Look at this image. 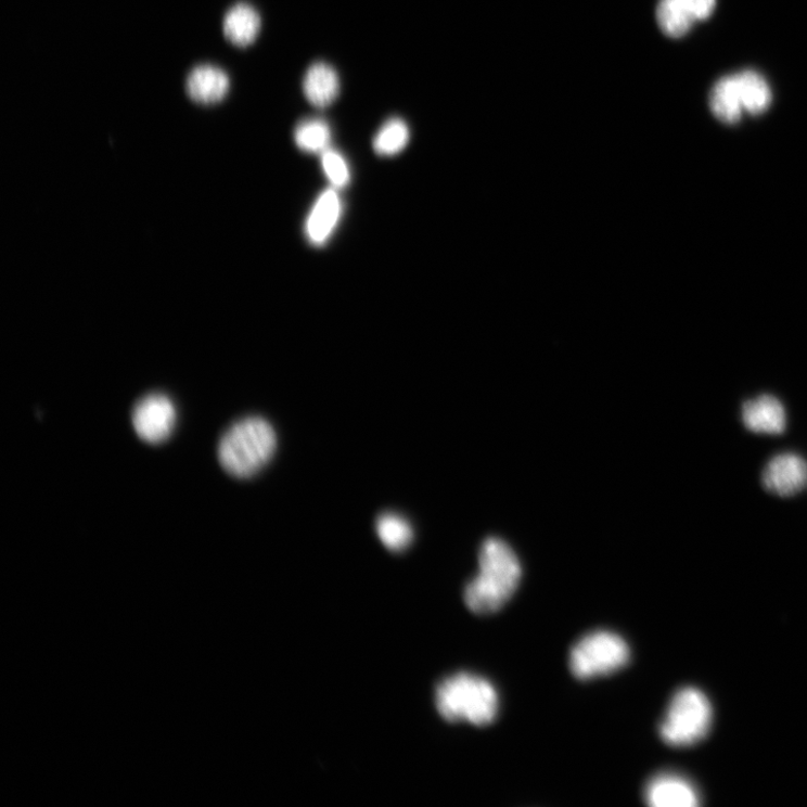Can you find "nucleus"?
<instances>
[{
    "label": "nucleus",
    "instance_id": "f257e3e1",
    "mask_svg": "<svg viewBox=\"0 0 807 807\" xmlns=\"http://www.w3.org/2000/svg\"><path fill=\"white\" fill-rule=\"evenodd\" d=\"M522 579L521 561L512 547L489 537L479 550V572L464 589L466 607L478 615L500 611L516 592Z\"/></svg>",
    "mask_w": 807,
    "mask_h": 807
},
{
    "label": "nucleus",
    "instance_id": "f03ea898",
    "mask_svg": "<svg viewBox=\"0 0 807 807\" xmlns=\"http://www.w3.org/2000/svg\"><path fill=\"white\" fill-rule=\"evenodd\" d=\"M277 432L260 417L234 422L222 435L218 459L227 474L234 478H252L274 457Z\"/></svg>",
    "mask_w": 807,
    "mask_h": 807
},
{
    "label": "nucleus",
    "instance_id": "7ed1b4c3",
    "mask_svg": "<svg viewBox=\"0 0 807 807\" xmlns=\"http://www.w3.org/2000/svg\"><path fill=\"white\" fill-rule=\"evenodd\" d=\"M437 713L448 722L491 725L499 713V694L486 678L461 671L445 679L435 690Z\"/></svg>",
    "mask_w": 807,
    "mask_h": 807
},
{
    "label": "nucleus",
    "instance_id": "20e7f679",
    "mask_svg": "<svg viewBox=\"0 0 807 807\" xmlns=\"http://www.w3.org/2000/svg\"><path fill=\"white\" fill-rule=\"evenodd\" d=\"M713 721L712 704L701 691L684 688L668 704L659 726L663 742L672 747H689L708 733Z\"/></svg>",
    "mask_w": 807,
    "mask_h": 807
},
{
    "label": "nucleus",
    "instance_id": "39448f33",
    "mask_svg": "<svg viewBox=\"0 0 807 807\" xmlns=\"http://www.w3.org/2000/svg\"><path fill=\"white\" fill-rule=\"evenodd\" d=\"M630 655L629 645L620 635L595 630L572 648L568 666L577 679L589 681L620 670L629 663Z\"/></svg>",
    "mask_w": 807,
    "mask_h": 807
},
{
    "label": "nucleus",
    "instance_id": "423d86ee",
    "mask_svg": "<svg viewBox=\"0 0 807 807\" xmlns=\"http://www.w3.org/2000/svg\"><path fill=\"white\" fill-rule=\"evenodd\" d=\"M131 421L143 441L161 445L171 436L176 427L175 402L164 394L145 396L134 407Z\"/></svg>",
    "mask_w": 807,
    "mask_h": 807
},
{
    "label": "nucleus",
    "instance_id": "0eeeda50",
    "mask_svg": "<svg viewBox=\"0 0 807 807\" xmlns=\"http://www.w3.org/2000/svg\"><path fill=\"white\" fill-rule=\"evenodd\" d=\"M716 0H659L656 10L658 26L669 38H682L691 27L709 18Z\"/></svg>",
    "mask_w": 807,
    "mask_h": 807
},
{
    "label": "nucleus",
    "instance_id": "6e6552de",
    "mask_svg": "<svg viewBox=\"0 0 807 807\" xmlns=\"http://www.w3.org/2000/svg\"><path fill=\"white\" fill-rule=\"evenodd\" d=\"M761 482L771 495L796 496L807 487V462L794 453L773 457L763 471Z\"/></svg>",
    "mask_w": 807,
    "mask_h": 807
},
{
    "label": "nucleus",
    "instance_id": "1a4fd4ad",
    "mask_svg": "<svg viewBox=\"0 0 807 807\" xmlns=\"http://www.w3.org/2000/svg\"><path fill=\"white\" fill-rule=\"evenodd\" d=\"M343 213L344 204L340 191L333 188L323 191L306 221L305 233L309 244L313 247H323L328 244L340 226Z\"/></svg>",
    "mask_w": 807,
    "mask_h": 807
},
{
    "label": "nucleus",
    "instance_id": "9d476101",
    "mask_svg": "<svg viewBox=\"0 0 807 807\" xmlns=\"http://www.w3.org/2000/svg\"><path fill=\"white\" fill-rule=\"evenodd\" d=\"M645 802L653 807H694L700 804L695 786L680 773L662 772L644 791Z\"/></svg>",
    "mask_w": 807,
    "mask_h": 807
},
{
    "label": "nucleus",
    "instance_id": "9b49d317",
    "mask_svg": "<svg viewBox=\"0 0 807 807\" xmlns=\"http://www.w3.org/2000/svg\"><path fill=\"white\" fill-rule=\"evenodd\" d=\"M742 419L746 428L754 433L780 435L786 428L783 404L772 395L765 394L746 400L742 408Z\"/></svg>",
    "mask_w": 807,
    "mask_h": 807
},
{
    "label": "nucleus",
    "instance_id": "f8f14e48",
    "mask_svg": "<svg viewBox=\"0 0 807 807\" xmlns=\"http://www.w3.org/2000/svg\"><path fill=\"white\" fill-rule=\"evenodd\" d=\"M229 89L230 79L228 75L213 65L195 67L185 81V91L189 98L198 105L220 103Z\"/></svg>",
    "mask_w": 807,
    "mask_h": 807
},
{
    "label": "nucleus",
    "instance_id": "ddd939ff",
    "mask_svg": "<svg viewBox=\"0 0 807 807\" xmlns=\"http://www.w3.org/2000/svg\"><path fill=\"white\" fill-rule=\"evenodd\" d=\"M303 92L317 108L331 106L341 92V79L325 62L313 63L303 79Z\"/></svg>",
    "mask_w": 807,
    "mask_h": 807
},
{
    "label": "nucleus",
    "instance_id": "4468645a",
    "mask_svg": "<svg viewBox=\"0 0 807 807\" xmlns=\"http://www.w3.org/2000/svg\"><path fill=\"white\" fill-rule=\"evenodd\" d=\"M261 20L249 4L240 3L228 11L223 18V34L233 46L246 48L255 42L260 31Z\"/></svg>",
    "mask_w": 807,
    "mask_h": 807
},
{
    "label": "nucleus",
    "instance_id": "2eb2a0df",
    "mask_svg": "<svg viewBox=\"0 0 807 807\" xmlns=\"http://www.w3.org/2000/svg\"><path fill=\"white\" fill-rule=\"evenodd\" d=\"M709 104L714 115L726 124H735L742 118L744 98L736 75L720 79L713 88Z\"/></svg>",
    "mask_w": 807,
    "mask_h": 807
},
{
    "label": "nucleus",
    "instance_id": "dca6fc26",
    "mask_svg": "<svg viewBox=\"0 0 807 807\" xmlns=\"http://www.w3.org/2000/svg\"><path fill=\"white\" fill-rule=\"evenodd\" d=\"M332 132L329 124L321 118L302 120L294 130V141L302 151L322 154L330 149Z\"/></svg>",
    "mask_w": 807,
    "mask_h": 807
},
{
    "label": "nucleus",
    "instance_id": "f3484780",
    "mask_svg": "<svg viewBox=\"0 0 807 807\" xmlns=\"http://www.w3.org/2000/svg\"><path fill=\"white\" fill-rule=\"evenodd\" d=\"M377 535L383 545L390 551L401 552L413 542V528L404 517L393 513H386L376 522Z\"/></svg>",
    "mask_w": 807,
    "mask_h": 807
},
{
    "label": "nucleus",
    "instance_id": "a211bd4d",
    "mask_svg": "<svg viewBox=\"0 0 807 807\" xmlns=\"http://www.w3.org/2000/svg\"><path fill=\"white\" fill-rule=\"evenodd\" d=\"M744 98V110L751 115H760L771 103V91L765 78L756 72L736 74Z\"/></svg>",
    "mask_w": 807,
    "mask_h": 807
},
{
    "label": "nucleus",
    "instance_id": "6ab92c4d",
    "mask_svg": "<svg viewBox=\"0 0 807 807\" xmlns=\"http://www.w3.org/2000/svg\"><path fill=\"white\" fill-rule=\"evenodd\" d=\"M410 139L408 124L400 118H390L375 134L373 148L377 155L392 157L406 150Z\"/></svg>",
    "mask_w": 807,
    "mask_h": 807
},
{
    "label": "nucleus",
    "instance_id": "aec40b11",
    "mask_svg": "<svg viewBox=\"0 0 807 807\" xmlns=\"http://www.w3.org/2000/svg\"><path fill=\"white\" fill-rule=\"evenodd\" d=\"M321 164L331 188L341 191L350 184V167L348 161L341 152L331 148L328 149L321 154Z\"/></svg>",
    "mask_w": 807,
    "mask_h": 807
}]
</instances>
